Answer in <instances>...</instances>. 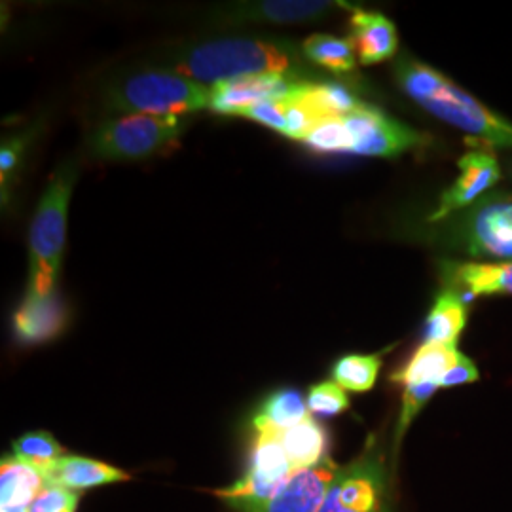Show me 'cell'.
<instances>
[{"label":"cell","instance_id":"1","mask_svg":"<svg viewBox=\"0 0 512 512\" xmlns=\"http://www.w3.org/2000/svg\"><path fill=\"white\" fill-rule=\"evenodd\" d=\"M397 82L416 105L488 147L512 150V124L482 105L454 80L418 59L403 55L395 65Z\"/></svg>","mask_w":512,"mask_h":512},{"label":"cell","instance_id":"2","mask_svg":"<svg viewBox=\"0 0 512 512\" xmlns=\"http://www.w3.org/2000/svg\"><path fill=\"white\" fill-rule=\"evenodd\" d=\"M302 57L293 42L287 40L217 38L184 52L175 73L198 84L213 86L256 74H287L300 78L304 71Z\"/></svg>","mask_w":512,"mask_h":512},{"label":"cell","instance_id":"3","mask_svg":"<svg viewBox=\"0 0 512 512\" xmlns=\"http://www.w3.org/2000/svg\"><path fill=\"white\" fill-rule=\"evenodd\" d=\"M433 236L465 258L512 260V194L492 190L469 209L442 222Z\"/></svg>","mask_w":512,"mask_h":512},{"label":"cell","instance_id":"4","mask_svg":"<svg viewBox=\"0 0 512 512\" xmlns=\"http://www.w3.org/2000/svg\"><path fill=\"white\" fill-rule=\"evenodd\" d=\"M74 173L65 169L46 186L29 228V283L25 294L46 296L55 291L67 241V211Z\"/></svg>","mask_w":512,"mask_h":512},{"label":"cell","instance_id":"5","mask_svg":"<svg viewBox=\"0 0 512 512\" xmlns=\"http://www.w3.org/2000/svg\"><path fill=\"white\" fill-rule=\"evenodd\" d=\"M211 90L183 74L145 71L124 80L110 97L120 114H147L158 118H181L184 114L209 109Z\"/></svg>","mask_w":512,"mask_h":512},{"label":"cell","instance_id":"6","mask_svg":"<svg viewBox=\"0 0 512 512\" xmlns=\"http://www.w3.org/2000/svg\"><path fill=\"white\" fill-rule=\"evenodd\" d=\"M181 118L147 114H116L107 118L93 135V152L110 162H141L171 147L183 133Z\"/></svg>","mask_w":512,"mask_h":512},{"label":"cell","instance_id":"7","mask_svg":"<svg viewBox=\"0 0 512 512\" xmlns=\"http://www.w3.org/2000/svg\"><path fill=\"white\" fill-rule=\"evenodd\" d=\"M253 431L255 437L247 473L232 486L215 492L239 512L255 511L264 505L294 473L281 444V431L266 425H253Z\"/></svg>","mask_w":512,"mask_h":512},{"label":"cell","instance_id":"8","mask_svg":"<svg viewBox=\"0 0 512 512\" xmlns=\"http://www.w3.org/2000/svg\"><path fill=\"white\" fill-rule=\"evenodd\" d=\"M319 512H393L384 452L368 440L363 454L340 467Z\"/></svg>","mask_w":512,"mask_h":512},{"label":"cell","instance_id":"9","mask_svg":"<svg viewBox=\"0 0 512 512\" xmlns=\"http://www.w3.org/2000/svg\"><path fill=\"white\" fill-rule=\"evenodd\" d=\"M344 124L351 135V152L357 156L395 158L404 152L427 145V137L401 122L389 118L382 110L370 105H359L344 116Z\"/></svg>","mask_w":512,"mask_h":512},{"label":"cell","instance_id":"10","mask_svg":"<svg viewBox=\"0 0 512 512\" xmlns=\"http://www.w3.org/2000/svg\"><path fill=\"white\" fill-rule=\"evenodd\" d=\"M501 177V165L490 150H469L459 158L458 179L442 192L435 211L427 220L437 224L469 209L480 198L490 194L495 184L501 181Z\"/></svg>","mask_w":512,"mask_h":512},{"label":"cell","instance_id":"11","mask_svg":"<svg viewBox=\"0 0 512 512\" xmlns=\"http://www.w3.org/2000/svg\"><path fill=\"white\" fill-rule=\"evenodd\" d=\"M304 80L287 74H256L236 80H226L211 88L209 109L224 116H243L260 103L289 97Z\"/></svg>","mask_w":512,"mask_h":512},{"label":"cell","instance_id":"12","mask_svg":"<svg viewBox=\"0 0 512 512\" xmlns=\"http://www.w3.org/2000/svg\"><path fill=\"white\" fill-rule=\"evenodd\" d=\"M338 469L329 458L313 469L294 471L272 499L251 512H319Z\"/></svg>","mask_w":512,"mask_h":512},{"label":"cell","instance_id":"13","mask_svg":"<svg viewBox=\"0 0 512 512\" xmlns=\"http://www.w3.org/2000/svg\"><path fill=\"white\" fill-rule=\"evenodd\" d=\"M444 287H454L465 298L476 296H512L511 262H467L444 260L440 262Z\"/></svg>","mask_w":512,"mask_h":512},{"label":"cell","instance_id":"14","mask_svg":"<svg viewBox=\"0 0 512 512\" xmlns=\"http://www.w3.org/2000/svg\"><path fill=\"white\" fill-rule=\"evenodd\" d=\"M12 323L19 342L46 344L67 329L69 310L55 291L46 296L25 294Z\"/></svg>","mask_w":512,"mask_h":512},{"label":"cell","instance_id":"15","mask_svg":"<svg viewBox=\"0 0 512 512\" xmlns=\"http://www.w3.org/2000/svg\"><path fill=\"white\" fill-rule=\"evenodd\" d=\"M349 40L363 65H376L391 59L399 50V33L391 19L378 12L353 10L349 19Z\"/></svg>","mask_w":512,"mask_h":512},{"label":"cell","instance_id":"16","mask_svg":"<svg viewBox=\"0 0 512 512\" xmlns=\"http://www.w3.org/2000/svg\"><path fill=\"white\" fill-rule=\"evenodd\" d=\"M42 475L48 484L63 486L73 492L129 480L128 473H124L116 467H110L103 461L80 458V456H67V454L54 461L48 469H44Z\"/></svg>","mask_w":512,"mask_h":512},{"label":"cell","instance_id":"17","mask_svg":"<svg viewBox=\"0 0 512 512\" xmlns=\"http://www.w3.org/2000/svg\"><path fill=\"white\" fill-rule=\"evenodd\" d=\"M467 325V298L454 287H444L425 319L423 344L456 348Z\"/></svg>","mask_w":512,"mask_h":512},{"label":"cell","instance_id":"18","mask_svg":"<svg viewBox=\"0 0 512 512\" xmlns=\"http://www.w3.org/2000/svg\"><path fill=\"white\" fill-rule=\"evenodd\" d=\"M281 444L294 471L313 469L330 458L327 431L311 416L291 429L281 431Z\"/></svg>","mask_w":512,"mask_h":512},{"label":"cell","instance_id":"19","mask_svg":"<svg viewBox=\"0 0 512 512\" xmlns=\"http://www.w3.org/2000/svg\"><path fill=\"white\" fill-rule=\"evenodd\" d=\"M46 486L42 471L16 456L0 463V507H31Z\"/></svg>","mask_w":512,"mask_h":512},{"label":"cell","instance_id":"20","mask_svg":"<svg viewBox=\"0 0 512 512\" xmlns=\"http://www.w3.org/2000/svg\"><path fill=\"white\" fill-rule=\"evenodd\" d=\"M459 351L452 346L440 344H423L406 365L391 376V382L406 385L425 384L435 382L439 384L444 374L456 365Z\"/></svg>","mask_w":512,"mask_h":512},{"label":"cell","instance_id":"21","mask_svg":"<svg viewBox=\"0 0 512 512\" xmlns=\"http://www.w3.org/2000/svg\"><path fill=\"white\" fill-rule=\"evenodd\" d=\"M346 8L342 2H325V0H268L258 2L251 8H243V16L256 21L270 23H306L325 18L330 12Z\"/></svg>","mask_w":512,"mask_h":512},{"label":"cell","instance_id":"22","mask_svg":"<svg viewBox=\"0 0 512 512\" xmlns=\"http://www.w3.org/2000/svg\"><path fill=\"white\" fill-rule=\"evenodd\" d=\"M300 50L313 65L327 69L330 73H349L357 63V54L349 38L311 35L302 42Z\"/></svg>","mask_w":512,"mask_h":512},{"label":"cell","instance_id":"23","mask_svg":"<svg viewBox=\"0 0 512 512\" xmlns=\"http://www.w3.org/2000/svg\"><path fill=\"white\" fill-rule=\"evenodd\" d=\"M310 416L308 404L296 389H279L272 393L258 410L253 425L287 431Z\"/></svg>","mask_w":512,"mask_h":512},{"label":"cell","instance_id":"24","mask_svg":"<svg viewBox=\"0 0 512 512\" xmlns=\"http://www.w3.org/2000/svg\"><path fill=\"white\" fill-rule=\"evenodd\" d=\"M382 370L378 355H346L332 366V378L346 391L366 393L370 391Z\"/></svg>","mask_w":512,"mask_h":512},{"label":"cell","instance_id":"25","mask_svg":"<svg viewBox=\"0 0 512 512\" xmlns=\"http://www.w3.org/2000/svg\"><path fill=\"white\" fill-rule=\"evenodd\" d=\"M302 93L323 114V118L346 116L363 105L357 95L340 82H304Z\"/></svg>","mask_w":512,"mask_h":512},{"label":"cell","instance_id":"26","mask_svg":"<svg viewBox=\"0 0 512 512\" xmlns=\"http://www.w3.org/2000/svg\"><path fill=\"white\" fill-rule=\"evenodd\" d=\"M12 446L16 458L37 467L40 471L48 469L54 461L65 456V448L46 431L27 433L14 440Z\"/></svg>","mask_w":512,"mask_h":512},{"label":"cell","instance_id":"27","mask_svg":"<svg viewBox=\"0 0 512 512\" xmlns=\"http://www.w3.org/2000/svg\"><path fill=\"white\" fill-rule=\"evenodd\" d=\"M302 145L315 154H349L351 135L344 124V116H332L319 122Z\"/></svg>","mask_w":512,"mask_h":512},{"label":"cell","instance_id":"28","mask_svg":"<svg viewBox=\"0 0 512 512\" xmlns=\"http://www.w3.org/2000/svg\"><path fill=\"white\" fill-rule=\"evenodd\" d=\"M439 384L435 382H425V384L406 385L403 391V408L397 420V429H395V439H393V458H397L401 442L404 435L410 427V423L425 408V404L429 403V399L439 391Z\"/></svg>","mask_w":512,"mask_h":512},{"label":"cell","instance_id":"29","mask_svg":"<svg viewBox=\"0 0 512 512\" xmlns=\"http://www.w3.org/2000/svg\"><path fill=\"white\" fill-rule=\"evenodd\" d=\"M306 404L311 416L332 418L348 410L349 399L346 389H342L336 382H321L311 387Z\"/></svg>","mask_w":512,"mask_h":512},{"label":"cell","instance_id":"30","mask_svg":"<svg viewBox=\"0 0 512 512\" xmlns=\"http://www.w3.org/2000/svg\"><path fill=\"white\" fill-rule=\"evenodd\" d=\"M78 494L63 486L48 484L40 490V494L31 503V512H76L78 509Z\"/></svg>","mask_w":512,"mask_h":512},{"label":"cell","instance_id":"31","mask_svg":"<svg viewBox=\"0 0 512 512\" xmlns=\"http://www.w3.org/2000/svg\"><path fill=\"white\" fill-rule=\"evenodd\" d=\"M243 118H249L260 126L274 129L281 135H287V107H285V97L283 99H274L260 103L253 109L247 110Z\"/></svg>","mask_w":512,"mask_h":512},{"label":"cell","instance_id":"32","mask_svg":"<svg viewBox=\"0 0 512 512\" xmlns=\"http://www.w3.org/2000/svg\"><path fill=\"white\" fill-rule=\"evenodd\" d=\"M480 378L478 368L475 363L465 357L463 353H459L456 365L452 366L444 378L440 380V389H448V387H458V385L475 384L476 380Z\"/></svg>","mask_w":512,"mask_h":512},{"label":"cell","instance_id":"33","mask_svg":"<svg viewBox=\"0 0 512 512\" xmlns=\"http://www.w3.org/2000/svg\"><path fill=\"white\" fill-rule=\"evenodd\" d=\"M23 139H12L8 143L2 145L0 150V175H2V186L6 184V179L14 173V169L18 167L21 160V152H23Z\"/></svg>","mask_w":512,"mask_h":512},{"label":"cell","instance_id":"34","mask_svg":"<svg viewBox=\"0 0 512 512\" xmlns=\"http://www.w3.org/2000/svg\"><path fill=\"white\" fill-rule=\"evenodd\" d=\"M0 512H31L29 507H0Z\"/></svg>","mask_w":512,"mask_h":512},{"label":"cell","instance_id":"35","mask_svg":"<svg viewBox=\"0 0 512 512\" xmlns=\"http://www.w3.org/2000/svg\"><path fill=\"white\" fill-rule=\"evenodd\" d=\"M503 167H505V173H507V177H509V179L512 181V156H509V158L505 160Z\"/></svg>","mask_w":512,"mask_h":512}]
</instances>
